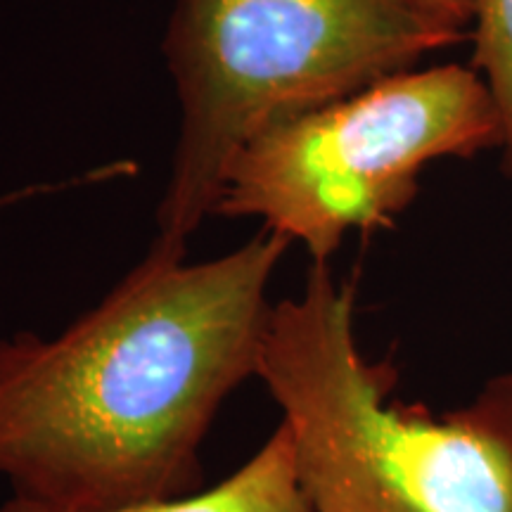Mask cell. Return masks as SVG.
Masks as SVG:
<instances>
[{"mask_svg":"<svg viewBox=\"0 0 512 512\" xmlns=\"http://www.w3.org/2000/svg\"><path fill=\"white\" fill-rule=\"evenodd\" d=\"M427 5H432L434 10L444 12L446 17H451L453 22L463 24L465 29H470L472 24V0H425Z\"/></svg>","mask_w":512,"mask_h":512,"instance_id":"cell-7","label":"cell"},{"mask_svg":"<svg viewBox=\"0 0 512 512\" xmlns=\"http://www.w3.org/2000/svg\"><path fill=\"white\" fill-rule=\"evenodd\" d=\"M0 512H64L48 508L29 498L12 496L0 505ZM107 512H313L309 496L299 482L297 460L287 427L278 430L238 472L226 482L197 496L171 501L140 503Z\"/></svg>","mask_w":512,"mask_h":512,"instance_id":"cell-5","label":"cell"},{"mask_svg":"<svg viewBox=\"0 0 512 512\" xmlns=\"http://www.w3.org/2000/svg\"><path fill=\"white\" fill-rule=\"evenodd\" d=\"M290 245L264 230L188 264L152 242L60 335L0 339V479L64 512L190 494L216 413L259 375L268 285Z\"/></svg>","mask_w":512,"mask_h":512,"instance_id":"cell-1","label":"cell"},{"mask_svg":"<svg viewBox=\"0 0 512 512\" xmlns=\"http://www.w3.org/2000/svg\"><path fill=\"white\" fill-rule=\"evenodd\" d=\"M356 285L313 264L273 304L259 380L283 411L313 512H512V373L434 415L356 339Z\"/></svg>","mask_w":512,"mask_h":512,"instance_id":"cell-2","label":"cell"},{"mask_svg":"<svg viewBox=\"0 0 512 512\" xmlns=\"http://www.w3.org/2000/svg\"><path fill=\"white\" fill-rule=\"evenodd\" d=\"M470 29L425 0H178L164 55L178 98L155 245L185 249L268 128L413 69Z\"/></svg>","mask_w":512,"mask_h":512,"instance_id":"cell-3","label":"cell"},{"mask_svg":"<svg viewBox=\"0 0 512 512\" xmlns=\"http://www.w3.org/2000/svg\"><path fill=\"white\" fill-rule=\"evenodd\" d=\"M475 64L503 124V171L512 178V0H472Z\"/></svg>","mask_w":512,"mask_h":512,"instance_id":"cell-6","label":"cell"},{"mask_svg":"<svg viewBox=\"0 0 512 512\" xmlns=\"http://www.w3.org/2000/svg\"><path fill=\"white\" fill-rule=\"evenodd\" d=\"M501 145V114L475 67L408 69L254 138L214 216L261 219L328 264L351 230L392 226L427 164Z\"/></svg>","mask_w":512,"mask_h":512,"instance_id":"cell-4","label":"cell"},{"mask_svg":"<svg viewBox=\"0 0 512 512\" xmlns=\"http://www.w3.org/2000/svg\"><path fill=\"white\" fill-rule=\"evenodd\" d=\"M27 195H31V190H22V192H15V195H5V197H0V207H5V204H8V202L22 200V197H27Z\"/></svg>","mask_w":512,"mask_h":512,"instance_id":"cell-8","label":"cell"}]
</instances>
